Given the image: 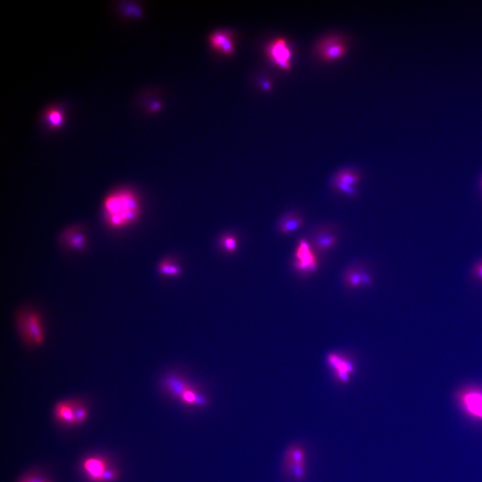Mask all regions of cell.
<instances>
[{
  "label": "cell",
  "mask_w": 482,
  "mask_h": 482,
  "mask_svg": "<svg viewBox=\"0 0 482 482\" xmlns=\"http://www.w3.org/2000/svg\"><path fill=\"white\" fill-rule=\"evenodd\" d=\"M119 477V472L115 469L112 468L108 466V467L103 473L101 477L100 482H112L117 480Z\"/></svg>",
  "instance_id": "obj_23"
},
{
  "label": "cell",
  "mask_w": 482,
  "mask_h": 482,
  "mask_svg": "<svg viewBox=\"0 0 482 482\" xmlns=\"http://www.w3.org/2000/svg\"><path fill=\"white\" fill-rule=\"evenodd\" d=\"M103 209L107 225L120 228L136 221L141 209L136 194L130 190L121 189L107 196L104 200Z\"/></svg>",
  "instance_id": "obj_1"
},
{
  "label": "cell",
  "mask_w": 482,
  "mask_h": 482,
  "mask_svg": "<svg viewBox=\"0 0 482 482\" xmlns=\"http://www.w3.org/2000/svg\"><path fill=\"white\" fill-rule=\"evenodd\" d=\"M47 123L51 128H58L62 126L63 123V114L61 110L57 109H52L48 110L46 115Z\"/></svg>",
  "instance_id": "obj_19"
},
{
  "label": "cell",
  "mask_w": 482,
  "mask_h": 482,
  "mask_svg": "<svg viewBox=\"0 0 482 482\" xmlns=\"http://www.w3.org/2000/svg\"><path fill=\"white\" fill-rule=\"evenodd\" d=\"M286 463L305 465V452L300 446L290 447L286 453Z\"/></svg>",
  "instance_id": "obj_14"
},
{
  "label": "cell",
  "mask_w": 482,
  "mask_h": 482,
  "mask_svg": "<svg viewBox=\"0 0 482 482\" xmlns=\"http://www.w3.org/2000/svg\"><path fill=\"white\" fill-rule=\"evenodd\" d=\"M158 271L161 275L177 277L182 273L180 267L175 262L170 259H165L159 264Z\"/></svg>",
  "instance_id": "obj_15"
},
{
  "label": "cell",
  "mask_w": 482,
  "mask_h": 482,
  "mask_svg": "<svg viewBox=\"0 0 482 482\" xmlns=\"http://www.w3.org/2000/svg\"><path fill=\"white\" fill-rule=\"evenodd\" d=\"M333 186L337 191L346 193L348 196H355L356 195V190L353 186L348 185L335 179H334Z\"/></svg>",
  "instance_id": "obj_21"
},
{
  "label": "cell",
  "mask_w": 482,
  "mask_h": 482,
  "mask_svg": "<svg viewBox=\"0 0 482 482\" xmlns=\"http://www.w3.org/2000/svg\"><path fill=\"white\" fill-rule=\"evenodd\" d=\"M348 280L353 286H357L362 283L361 273L360 271H351L348 275Z\"/></svg>",
  "instance_id": "obj_24"
},
{
  "label": "cell",
  "mask_w": 482,
  "mask_h": 482,
  "mask_svg": "<svg viewBox=\"0 0 482 482\" xmlns=\"http://www.w3.org/2000/svg\"><path fill=\"white\" fill-rule=\"evenodd\" d=\"M269 59L283 70L291 68L292 52L289 44L283 38H278L271 42L267 48Z\"/></svg>",
  "instance_id": "obj_4"
},
{
  "label": "cell",
  "mask_w": 482,
  "mask_h": 482,
  "mask_svg": "<svg viewBox=\"0 0 482 482\" xmlns=\"http://www.w3.org/2000/svg\"><path fill=\"white\" fill-rule=\"evenodd\" d=\"M461 402L466 411L482 419V391L477 388L466 390L461 395Z\"/></svg>",
  "instance_id": "obj_7"
},
{
  "label": "cell",
  "mask_w": 482,
  "mask_h": 482,
  "mask_svg": "<svg viewBox=\"0 0 482 482\" xmlns=\"http://www.w3.org/2000/svg\"><path fill=\"white\" fill-rule=\"evenodd\" d=\"M163 386L170 395L179 399L182 398L184 394L191 388V386L182 378L174 374L167 376L163 379Z\"/></svg>",
  "instance_id": "obj_10"
},
{
  "label": "cell",
  "mask_w": 482,
  "mask_h": 482,
  "mask_svg": "<svg viewBox=\"0 0 482 482\" xmlns=\"http://www.w3.org/2000/svg\"><path fill=\"white\" fill-rule=\"evenodd\" d=\"M209 41L214 50L220 51L222 53L226 55L233 54L235 46L233 38L229 33L216 32L211 35Z\"/></svg>",
  "instance_id": "obj_9"
},
{
  "label": "cell",
  "mask_w": 482,
  "mask_h": 482,
  "mask_svg": "<svg viewBox=\"0 0 482 482\" xmlns=\"http://www.w3.org/2000/svg\"><path fill=\"white\" fill-rule=\"evenodd\" d=\"M304 224L303 218L296 212H289L281 218L278 228L283 234H289L296 231Z\"/></svg>",
  "instance_id": "obj_11"
},
{
  "label": "cell",
  "mask_w": 482,
  "mask_h": 482,
  "mask_svg": "<svg viewBox=\"0 0 482 482\" xmlns=\"http://www.w3.org/2000/svg\"><path fill=\"white\" fill-rule=\"evenodd\" d=\"M297 261L295 262V268L301 272L310 273L317 269V261L309 244L305 239L299 241L298 247L295 255Z\"/></svg>",
  "instance_id": "obj_5"
},
{
  "label": "cell",
  "mask_w": 482,
  "mask_h": 482,
  "mask_svg": "<svg viewBox=\"0 0 482 482\" xmlns=\"http://www.w3.org/2000/svg\"><path fill=\"white\" fill-rule=\"evenodd\" d=\"M334 179L348 185L353 186L360 180L361 176L351 169H344L337 172Z\"/></svg>",
  "instance_id": "obj_16"
},
{
  "label": "cell",
  "mask_w": 482,
  "mask_h": 482,
  "mask_svg": "<svg viewBox=\"0 0 482 482\" xmlns=\"http://www.w3.org/2000/svg\"><path fill=\"white\" fill-rule=\"evenodd\" d=\"M20 482H50V481L39 475L31 474L23 478Z\"/></svg>",
  "instance_id": "obj_25"
},
{
  "label": "cell",
  "mask_w": 482,
  "mask_h": 482,
  "mask_svg": "<svg viewBox=\"0 0 482 482\" xmlns=\"http://www.w3.org/2000/svg\"><path fill=\"white\" fill-rule=\"evenodd\" d=\"M222 244L227 252L233 253L237 250V241L232 236H226L222 240Z\"/></svg>",
  "instance_id": "obj_22"
},
{
  "label": "cell",
  "mask_w": 482,
  "mask_h": 482,
  "mask_svg": "<svg viewBox=\"0 0 482 482\" xmlns=\"http://www.w3.org/2000/svg\"><path fill=\"white\" fill-rule=\"evenodd\" d=\"M54 415L60 422L74 425L73 401H61L58 402L54 408Z\"/></svg>",
  "instance_id": "obj_13"
},
{
  "label": "cell",
  "mask_w": 482,
  "mask_h": 482,
  "mask_svg": "<svg viewBox=\"0 0 482 482\" xmlns=\"http://www.w3.org/2000/svg\"><path fill=\"white\" fill-rule=\"evenodd\" d=\"M337 242V236L330 226H322L311 236V244L318 252H324L334 247Z\"/></svg>",
  "instance_id": "obj_6"
},
{
  "label": "cell",
  "mask_w": 482,
  "mask_h": 482,
  "mask_svg": "<svg viewBox=\"0 0 482 482\" xmlns=\"http://www.w3.org/2000/svg\"><path fill=\"white\" fill-rule=\"evenodd\" d=\"M347 52V45L342 37L333 35L323 38L316 48V55L324 62L342 59Z\"/></svg>",
  "instance_id": "obj_3"
},
{
  "label": "cell",
  "mask_w": 482,
  "mask_h": 482,
  "mask_svg": "<svg viewBox=\"0 0 482 482\" xmlns=\"http://www.w3.org/2000/svg\"><path fill=\"white\" fill-rule=\"evenodd\" d=\"M84 470L93 482H100L103 473L108 465L106 461L100 457H91L84 461Z\"/></svg>",
  "instance_id": "obj_8"
},
{
  "label": "cell",
  "mask_w": 482,
  "mask_h": 482,
  "mask_svg": "<svg viewBox=\"0 0 482 482\" xmlns=\"http://www.w3.org/2000/svg\"><path fill=\"white\" fill-rule=\"evenodd\" d=\"M287 472L292 477L296 482H302L305 478L306 470L305 465L286 463Z\"/></svg>",
  "instance_id": "obj_18"
},
{
  "label": "cell",
  "mask_w": 482,
  "mask_h": 482,
  "mask_svg": "<svg viewBox=\"0 0 482 482\" xmlns=\"http://www.w3.org/2000/svg\"><path fill=\"white\" fill-rule=\"evenodd\" d=\"M74 425L82 423L87 418L88 410L87 407L82 402L78 401H74Z\"/></svg>",
  "instance_id": "obj_20"
},
{
  "label": "cell",
  "mask_w": 482,
  "mask_h": 482,
  "mask_svg": "<svg viewBox=\"0 0 482 482\" xmlns=\"http://www.w3.org/2000/svg\"><path fill=\"white\" fill-rule=\"evenodd\" d=\"M474 273L477 278L482 281V261L477 264L474 267Z\"/></svg>",
  "instance_id": "obj_26"
},
{
  "label": "cell",
  "mask_w": 482,
  "mask_h": 482,
  "mask_svg": "<svg viewBox=\"0 0 482 482\" xmlns=\"http://www.w3.org/2000/svg\"><path fill=\"white\" fill-rule=\"evenodd\" d=\"M85 237L77 230H70L65 235V241L75 249L81 250L85 246Z\"/></svg>",
  "instance_id": "obj_17"
},
{
  "label": "cell",
  "mask_w": 482,
  "mask_h": 482,
  "mask_svg": "<svg viewBox=\"0 0 482 482\" xmlns=\"http://www.w3.org/2000/svg\"><path fill=\"white\" fill-rule=\"evenodd\" d=\"M17 327L22 340L28 346H40L45 341V331L39 313L22 309L17 314Z\"/></svg>",
  "instance_id": "obj_2"
},
{
  "label": "cell",
  "mask_w": 482,
  "mask_h": 482,
  "mask_svg": "<svg viewBox=\"0 0 482 482\" xmlns=\"http://www.w3.org/2000/svg\"><path fill=\"white\" fill-rule=\"evenodd\" d=\"M328 361L330 365L337 371L339 379L342 382H348L350 374L353 370V365L351 362L334 354L329 356Z\"/></svg>",
  "instance_id": "obj_12"
}]
</instances>
